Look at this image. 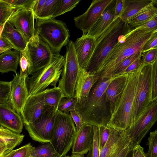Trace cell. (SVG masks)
Returning a JSON list of instances; mask_svg holds the SVG:
<instances>
[{
  "label": "cell",
  "instance_id": "cell-39",
  "mask_svg": "<svg viewBox=\"0 0 157 157\" xmlns=\"http://www.w3.org/2000/svg\"><path fill=\"white\" fill-rule=\"evenodd\" d=\"M148 149L147 157H157V130L151 132L147 139Z\"/></svg>",
  "mask_w": 157,
  "mask_h": 157
},
{
  "label": "cell",
  "instance_id": "cell-18",
  "mask_svg": "<svg viewBox=\"0 0 157 157\" xmlns=\"http://www.w3.org/2000/svg\"><path fill=\"white\" fill-rule=\"evenodd\" d=\"M23 122L21 115L13 107L10 101L0 104V125L17 133L22 132Z\"/></svg>",
  "mask_w": 157,
  "mask_h": 157
},
{
  "label": "cell",
  "instance_id": "cell-17",
  "mask_svg": "<svg viewBox=\"0 0 157 157\" xmlns=\"http://www.w3.org/2000/svg\"><path fill=\"white\" fill-rule=\"evenodd\" d=\"M26 81L20 78L18 72L10 82V90L8 100L15 110L21 114L29 96Z\"/></svg>",
  "mask_w": 157,
  "mask_h": 157
},
{
  "label": "cell",
  "instance_id": "cell-27",
  "mask_svg": "<svg viewBox=\"0 0 157 157\" xmlns=\"http://www.w3.org/2000/svg\"><path fill=\"white\" fill-rule=\"evenodd\" d=\"M24 135L17 133L0 126V141L6 145V149L3 155H5L20 144Z\"/></svg>",
  "mask_w": 157,
  "mask_h": 157
},
{
  "label": "cell",
  "instance_id": "cell-51",
  "mask_svg": "<svg viewBox=\"0 0 157 157\" xmlns=\"http://www.w3.org/2000/svg\"><path fill=\"white\" fill-rule=\"evenodd\" d=\"M123 7V0H116L114 20L120 17L122 12Z\"/></svg>",
  "mask_w": 157,
  "mask_h": 157
},
{
  "label": "cell",
  "instance_id": "cell-14",
  "mask_svg": "<svg viewBox=\"0 0 157 157\" xmlns=\"http://www.w3.org/2000/svg\"><path fill=\"white\" fill-rule=\"evenodd\" d=\"M112 0H94L87 10L83 14L75 17L74 20L76 27L86 35L96 22L101 13Z\"/></svg>",
  "mask_w": 157,
  "mask_h": 157
},
{
  "label": "cell",
  "instance_id": "cell-36",
  "mask_svg": "<svg viewBox=\"0 0 157 157\" xmlns=\"http://www.w3.org/2000/svg\"><path fill=\"white\" fill-rule=\"evenodd\" d=\"M33 147L30 143H29L19 148L13 150L1 157H31Z\"/></svg>",
  "mask_w": 157,
  "mask_h": 157
},
{
  "label": "cell",
  "instance_id": "cell-35",
  "mask_svg": "<svg viewBox=\"0 0 157 157\" xmlns=\"http://www.w3.org/2000/svg\"><path fill=\"white\" fill-rule=\"evenodd\" d=\"M97 127L98 140L100 150L106 143L114 128L108 125Z\"/></svg>",
  "mask_w": 157,
  "mask_h": 157
},
{
  "label": "cell",
  "instance_id": "cell-3",
  "mask_svg": "<svg viewBox=\"0 0 157 157\" xmlns=\"http://www.w3.org/2000/svg\"><path fill=\"white\" fill-rule=\"evenodd\" d=\"M130 30L128 24L120 17L114 20L95 40V47L86 71L97 74L103 60L121 37Z\"/></svg>",
  "mask_w": 157,
  "mask_h": 157
},
{
  "label": "cell",
  "instance_id": "cell-38",
  "mask_svg": "<svg viewBox=\"0 0 157 157\" xmlns=\"http://www.w3.org/2000/svg\"><path fill=\"white\" fill-rule=\"evenodd\" d=\"M77 104V100L75 98L64 97L59 104L58 110L63 113H69L71 111L75 109Z\"/></svg>",
  "mask_w": 157,
  "mask_h": 157
},
{
  "label": "cell",
  "instance_id": "cell-49",
  "mask_svg": "<svg viewBox=\"0 0 157 157\" xmlns=\"http://www.w3.org/2000/svg\"><path fill=\"white\" fill-rule=\"evenodd\" d=\"M70 113L74 123L75 124L76 132H77L84 123L80 114L75 109L71 111Z\"/></svg>",
  "mask_w": 157,
  "mask_h": 157
},
{
  "label": "cell",
  "instance_id": "cell-31",
  "mask_svg": "<svg viewBox=\"0 0 157 157\" xmlns=\"http://www.w3.org/2000/svg\"><path fill=\"white\" fill-rule=\"evenodd\" d=\"M80 0H59L55 7L52 17H55L70 11L76 7Z\"/></svg>",
  "mask_w": 157,
  "mask_h": 157
},
{
  "label": "cell",
  "instance_id": "cell-10",
  "mask_svg": "<svg viewBox=\"0 0 157 157\" xmlns=\"http://www.w3.org/2000/svg\"><path fill=\"white\" fill-rule=\"evenodd\" d=\"M157 120V99L151 101L141 114L129 128L125 130L132 148L140 144Z\"/></svg>",
  "mask_w": 157,
  "mask_h": 157
},
{
  "label": "cell",
  "instance_id": "cell-44",
  "mask_svg": "<svg viewBox=\"0 0 157 157\" xmlns=\"http://www.w3.org/2000/svg\"><path fill=\"white\" fill-rule=\"evenodd\" d=\"M157 28V15H154L148 21L131 29V30H144Z\"/></svg>",
  "mask_w": 157,
  "mask_h": 157
},
{
  "label": "cell",
  "instance_id": "cell-54",
  "mask_svg": "<svg viewBox=\"0 0 157 157\" xmlns=\"http://www.w3.org/2000/svg\"><path fill=\"white\" fill-rule=\"evenodd\" d=\"M6 149L5 144L0 141V157L3 155Z\"/></svg>",
  "mask_w": 157,
  "mask_h": 157
},
{
  "label": "cell",
  "instance_id": "cell-43",
  "mask_svg": "<svg viewBox=\"0 0 157 157\" xmlns=\"http://www.w3.org/2000/svg\"><path fill=\"white\" fill-rule=\"evenodd\" d=\"M157 99V59L153 65L151 81V100Z\"/></svg>",
  "mask_w": 157,
  "mask_h": 157
},
{
  "label": "cell",
  "instance_id": "cell-56",
  "mask_svg": "<svg viewBox=\"0 0 157 157\" xmlns=\"http://www.w3.org/2000/svg\"><path fill=\"white\" fill-rule=\"evenodd\" d=\"M10 50H11V49H8V48H0V54H1V53H2L3 52L6 51Z\"/></svg>",
  "mask_w": 157,
  "mask_h": 157
},
{
  "label": "cell",
  "instance_id": "cell-33",
  "mask_svg": "<svg viewBox=\"0 0 157 157\" xmlns=\"http://www.w3.org/2000/svg\"><path fill=\"white\" fill-rule=\"evenodd\" d=\"M15 9L4 0H0V36L3 26Z\"/></svg>",
  "mask_w": 157,
  "mask_h": 157
},
{
  "label": "cell",
  "instance_id": "cell-55",
  "mask_svg": "<svg viewBox=\"0 0 157 157\" xmlns=\"http://www.w3.org/2000/svg\"><path fill=\"white\" fill-rule=\"evenodd\" d=\"M69 157H84V155L72 153L71 155L69 156Z\"/></svg>",
  "mask_w": 157,
  "mask_h": 157
},
{
  "label": "cell",
  "instance_id": "cell-41",
  "mask_svg": "<svg viewBox=\"0 0 157 157\" xmlns=\"http://www.w3.org/2000/svg\"><path fill=\"white\" fill-rule=\"evenodd\" d=\"M10 82L0 81V104L8 101L10 90Z\"/></svg>",
  "mask_w": 157,
  "mask_h": 157
},
{
  "label": "cell",
  "instance_id": "cell-2",
  "mask_svg": "<svg viewBox=\"0 0 157 157\" xmlns=\"http://www.w3.org/2000/svg\"><path fill=\"white\" fill-rule=\"evenodd\" d=\"M157 28L130 30L122 35L103 60L97 74L101 78H107L113 69L122 61L138 52L143 48Z\"/></svg>",
  "mask_w": 157,
  "mask_h": 157
},
{
  "label": "cell",
  "instance_id": "cell-4",
  "mask_svg": "<svg viewBox=\"0 0 157 157\" xmlns=\"http://www.w3.org/2000/svg\"><path fill=\"white\" fill-rule=\"evenodd\" d=\"M140 69L129 74L124 90L115 104L107 125L125 130L133 123L134 99Z\"/></svg>",
  "mask_w": 157,
  "mask_h": 157
},
{
  "label": "cell",
  "instance_id": "cell-8",
  "mask_svg": "<svg viewBox=\"0 0 157 157\" xmlns=\"http://www.w3.org/2000/svg\"><path fill=\"white\" fill-rule=\"evenodd\" d=\"M66 48L64 64L58 87L62 90L64 97L75 98V88L80 67L74 42L69 40Z\"/></svg>",
  "mask_w": 157,
  "mask_h": 157
},
{
  "label": "cell",
  "instance_id": "cell-30",
  "mask_svg": "<svg viewBox=\"0 0 157 157\" xmlns=\"http://www.w3.org/2000/svg\"><path fill=\"white\" fill-rule=\"evenodd\" d=\"M33 157H58L50 142L43 143L35 148L33 147L31 154Z\"/></svg>",
  "mask_w": 157,
  "mask_h": 157
},
{
  "label": "cell",
  "instance_id": "cell-28",
  "mask_svg": "<svg viewBox=\"0 0 157 157\" xmlns=\"http://www.w3.org/2000/svg\"><path fill=\"white\" fill-rule=\"evenodd\" d=\"M154 5L151 4L146 6L128 20L127 23L131 29L146 22L154 15H157V9Z\"/></svg>",
  "mask_w": 157,
  "mask_h": 157
},
{
  "label": "cell",
  "instance_id": "cell-22",
  "mask_svg": "<svg viewBox=\"0 0 157 157\" xmlns=\"http://www.w3.org/2000/svg\"><path fill=\"white\" fill-rule=\"evenodd\" d=\"M116 0H112L86 34L96 40L113 21Z\"/></svg>",
  "mask_w": 157,
  "mask_h": 157
},
{
  "label": "cell",
  "instance_id": "cell-9",
  "mask_svg": "<svg viewBox=\"0 0 157 157\" xmlns=\"http://www.w3.org/2000/svg\"><path fill=\"white\" fill-rule=\"evenodd\" d=\"M154 62L143 65L139 70L134 99L133 122L152 101L151 81Z\"/></svg>",
  "mask_w": 157,
  "mask_h": 157
},
{
  "label": "cell",
  "instance_id": "cell-34",
  "mask_svg": "<svg viewBox=\"0 0 157 157\" xmlns=\"http://www.w3.org/2000/svg\"><path fill=\"white\" fill-rule=\"evenodd\" d=\"M19 63L21 68L20 76L21 78L26 80L30 75V64L25 49L20 52Z\"/></svg>",
  "mask_w": 157,
  "mask_h": 157
},
{
  "label": "cell",
  "instance_id": "cell-58",
  "mask_svg": "<svg viewBox=\"0 0 157 157\" xmlns=\"http://www.w3.org/2000/svg\"></svg>",
  "mask_w": 157,
  "mask_h": 157
},
{
  "label": "cell",
  "instance_id": "cell-7",
  "mask_svg": "<svg viewBox=\"0 0 157 157\" xmlns=\"http://www.w3.org/2000/svg\"><path fill=\"white\" fill-rule=\"evenodd\" d=\"M76 133V128L70 114L57 110L50 143L58 157L66 155L72 147Z\"/></svg>",
  "mask_w": 157,
  "mask_h": 157
},
{
  "label": "cell",
  "instance_id": "cell-40",
  "mask_svg": "<svg viewBox=\"0 0 157 157\" xmlns=\"http://www.w3.org/2000/svg\"><path fill=\"white\" fill-rule=\"evenodd\" d=\"M16 10L26 8L32 10L34 0H4Z\"/></svg>",
  "mask_w": 157,
  "mask_h": 157
},
{
  "label": "cell",
  "instance_id": "cell-53",
  "mask_svg": "<svg viewBox=\"0 0 157 157\" xmlns=\"http://www.w3.org/2000/svg\"><path fill=\"white\" fill-rule=\"evenodd\" d=\"M132 149L129 145L123 149L117 157H126L129 152Z\"/></svg>",
  "mask_w": 157,
  "mask_h": 157
},
{
  "label": "cell",
  "instance_id": "cell-23",
  "mask_svg": "<svg viewBox=\"0 0 157 157\" xmlns=\"http://www.w3.org/2000/svg\"><path fill=\"white\" fill-rule=\"evenodd\" d=\"M128 74L121 75L115 77L107 87L105 94L110 104L112 114L115 104L124 90Z\"/></svg>",
  "mask_w": 157,
  "mask_h": 157
},
{
  "label": "cell",
  "instance_id": "cell-29",
  "mask_svg": "<svg viewBox=\"0 0 157 157\" xmlns=\"http://www.w3.org/2000/svg\"><path fill=\"white\" fill-rule=\"evenodd\" d=\"M63 97V92L58 87L47 88L45 90L44 105L47 106L53 107L57 111L59 104Z\"/></svg>",
  "mask_w": 157,
  "mask_h": 157
},
{
  "label": "cell",
  "instance_id": "cell-47",
  "mask_svg": "<svg viewBox=\"0 0 157 157\" xmlns=\"http://www.w3.org/2000/svg\"><path fill=\"white\" fill-rule=\"evenodd\" d=\"M157 48V31H155L151 36L144 45L142 53L151 49Z\"/></svg>",
  "mask_w": 157,
  "mask_h": 157
},
{
  "label": "cell",
  "instance_id": "cell-45",
  "mask_svg": "<svg viewBox=\"0 0 157 157\" xmlns=\"http://www.w3.org/2000/svg\"><path fill=\"white\" fill-rule=\"evenodd\" d=\"M157 48L151 49L142 53L141 57L143 65L149 64L157 59Z\"/></svg>",
  "mask_w": 157,
  "mask_h": 157
},
{
  "label": "cell",
  "instance_id": "cell-25",
  "mask_svg": "<svg viewBox=\"0 0 157 157\" xmlns=\"http://www.w3.org/2000/svg\"><path fill=\"white\" fill-rule=\"evenodd\" d=\"M156 0H123V7L120 18L127 22L128 20L141 9L151 4H156Z\"/></svg>",
  "mask_w": 157,
  "mask_h": 157
},
{
  "label": "cell",
  "instance_id": "cell-1",
  "mask_svg": "<svg viewBox=\"0 0 157 157\" xmlns=\"http://www.w3.org/2000/svg\"><path fill=\"white\" fill-rule=\"evenodd\" d=\"M115 77L100 78L92 87L86 98L81 103L77 104L75 110L84 123L97 127L108 125L112 113L105 91Z\"/></svg>",
  "mask_w": 157,
  "mask_h": 157
},
{
  "label": "cell",
  "instance_id": "cell-52",
  "mask_svg": "<svg viewBox=\"0 0 157 157\" xmlns=\"http://www.w3.org/2000/svg\"><path fill=\"white\" fill-rule=\"evenodd\" d=\"M0 48H8L15 50L14 47L5 38L1 35L0 36Z\"/></svg>",
  "mask_w": 157,
  "mask_h": 157
},
{
  "label": "cell",
  "instance_id": "cell-48",
  "mask_svg": "<svg viewBox=\"0 0 157 157\" xmlns=\"http://www.w3.org/2000/svg\"><path fill=\"white\" fill-rule=\"evenodd\" d=\"M45 1L46 0H34L32 10L35 19L39 17Z\"/></svg>",
  "mask_w": 157,
  "mask_h": 157
},
{
  "label": "cell",
  "instance_id": "cell-16",
  "mask_svg": "<svg viewBox=\"0 0 157 157\" xmlns=\"http://www.w3.org/2000/svg\"><path fill=\"white\" fill-rule=\"evenodd\" d=\"M130 143L125 130L114 128L106 143L100 150V157H117Z\"/></svg>",
  "mask_w": 157,
  "mask_h": 157
},
{
  "label": "cell",
  "instance_id": "cell-12",
  "mask_svg": "<svg viewBox=\"0 0 157 157\" xmlns=\"http://www.w3.org/2000/svg\"><path fill=\"white\" fill-rule=\"evenodd\" d=\"M57 111L50 107L37 120L24 124L33 140L43 144L50 142L53 133Z\"/></svg>",
  "mask_w": 157,
  "mask_h": 157
},
{
  "label": "cell",
  "instance_id": "cell-6",
  "mask_svg": "<svg viewBox=\"0 0 157 157\" xmlns=\"http://www.w3.org/2000/svg\"><path fill=\"white\" fill-rule=\"evenodd\" d=\"M36 19V33L49 46L53 53H59L69 41V31L65 24L53 17Z\"/></svg>",
  "mask_w": 157,
  "mask_h": 157
},
{
  "label": "cell",
  "instance_id": "cell-15",
  "mask_svg": "<svg viewBox=\"0 0 157 157\" xmlns=\"http://www.w3.org/2000/svg\"><path fill=\"white\" fill-rule=\"evenodd\" d=\"M44 93L45 90L28 96L21 113L24 124L36 121L50 107L44 105Z\"/></svg>",
  "mask_w": 157,
  "mask_h": 157
},
{
  "label": "cell",
  "instance_id": "cell-42",
  "mask_svg": "<svg viewBox=\"0 0 157 157\" xmlns=\"http://www.w3.org/2000/svg\"><path fill=\"white\" fill-rule=\"evenodd\" d=\"M94 138L92 145L86 157H100V150L98 140V127L93 126Z\"/></svg>",
  "mask_w": 157,
  "mask_h": 157
},
{
  "label": "cell",
  "instance_id": "cell-46",
  "mask_svg": "<svg viewBox=\"0 0 157 157\" xmlns=\"http://www.w3.org/2000/svg\"><path fill=\"white\" fill-rule=\"evenodd\" d=\"M143 65V60L141 55L122 71L120 75L137 71Z\"/></svg>",
  "mask_w": 157,
  "mask_h": 157
},
{
  "label": "cell",
  "instance_id": "cell-32",
  "mask_svg": "<svg viewBox=\"0 0 157 157\" xmlns=\"http://www.w3.org/2000/svg\"><path fill=\"white\" fill-rule=\"evenodd\" d=\"M142 53L141 52H136L124 59L113 69L107 78H112L119 75L129 65L141 56Z\"/></svg>",
  "mask_w": 157,
  "mask_h": 157
},
{
  "label": "cell",
  "instance_id": "cell-57",
  "mask_svg": "<svg viewBox=\"0 0 157 157\" xmlns=\"http://www.w3.org/2000/svg\"><path fill=\"white\" fill-rule=\"evenodd\" d=\"M63 157H69V155H66Z\"/></svg>",
  "mask_w": 157,
  "mask_h": 157
},
{
  "label": "cell",
  "instance_id": "cell-37",
  "mask_svg": "<svg viewBox=\"0 0 157 157\" xmlns=\"http://www.w3.org/2000/svg\"><path fill=\"white\" fill-rule=\"evenodd\" d=\"M59 1V0H46L40 15L37 19H45L52 17Z\"/></svg>",
  "mask_w": 157,
  "mask_h": 157
},
{
  "label": "cell",
  "instance_id": "cell-13",
  "mask_svg": "<svg viewBox=\"0 0 157 157\" xmlns=\"http://www.w3.org/2000/svg\"><path fill=\"white\" fill-rule=\"evenodd\" d=\"M34 19L32 10L22 8L15 10L8 21L29 41L36 34Z\"/></svg>",
  "mask_w": 157,
  "mask_h": 157
},
{
  "label": "cell",
  "instance_id": "cell-19",
  "mask_svg": "<svg viewBox=\"0 0 157 157\" xmlns=\"http://www.w3.org/2000/svg\"><path fill=\"white\" fill-rule=\"evenodd\" d=\"M94 138L93 126L84 123L76 132L71 147L72 153L86 154L92 145Z\"/></svg>",
  "mask_w": 157,
  "mask_h": 157
},
{
  "label": "cell",
  "instance_id": "cell-5",
  "mask_svg": "<svg viewBox=\"0 0 157 157\" xmlns=\"http://www.w3.org/2000/svg\"><path fill=\"white\" fill-rule=\"evenodd\" d=\"M64 63L63 56L54 53L48 65L27 77L26 82L29 96L42 92L50 86L56 87Z\"/></svg>",
  "mask_w": 157,
  "mask_h": 157
},
{
  "label": "cell",
  "instance_id": "cell-21",
  "mask_svg": "<svg viewBox=\"0 0 157 157\" xmlns=\"http://www.w3.org/2000/svg\"><path fill=\"white\" fill-rule=\"evenodd\" d=\"M95 40L93 37L85 35H82L74 42L80 68L86 70L95 47Z\"/></svg>",
  "mask_w": 157,
  "mask_h": 157
},
{
  "label": "cell",
  "instance_id": "cell-50",
  "mask_svg": "<svg viewBox=\"0 0 157 157\" xmlns=\"http://www.w3.org/2000/svg\"><path fill=\"white\" fill-rule=\"evenodd\" d=\"M132 157H147L144 151V148L140 144L134 146L132 149Z\"/></svg>",
  "mask_w": 157,
  "mask_h": 157
},
{
  "label": "cell",
  "instance_id": "cell-24",
  "mask_svg": "<svg viewBox=\"0 0 157 157\" xmlns=\"http://www.w3.org/2000/svg\"><path fill=\"white\" fill-rule=\"evenodd\" d=\"M1 35L11 43L15 50L19 52L25 49L29 42L8 21L5 24Z\"/></svg>",
  "mask_w": 157,
  "mask_h": 157
},
{
  "label": "cell",
  "instance_id": "cell-11",
  "mask_svg": "<svg viewBox=\"0 0 157 157\" xmlns=\"http://www.w3.org/2000/svg\"><path fill=\"white\" fill-rule=\"evenodd\" d=\"M25 49L30 63V75L48 65L54 53L49 46L36 33L29 40Z\"/></svg>",
  "mask_w": 157,
  "mask_h": 157
},
{
  "label": "cell",
  "instance_id": "cell-26",
  "mask_svg": "<svg viewBox=\"0 0 157 157\" xmlns=\"http://www.w3.org/2000/svg\"><path fill=\"white\" fill-rule=\"evenodd\" d=\"M20 52L16 50L6 51L0 54V72L13 71L15 74L19 62Z\"/></svg>",
  "mask_w": 157,
  "mask_h": 157
},
{
  "label": "cell",
  "instance_id": "cell-20",
  "mask_svg": "<svg viewBox=\"0 0 157 157\" xmlns=\"http://www.w3.org/2000/svg\"><path fill=\"white\" fill-rule=\"evenodd\" d=\"M100 78L99 74L80 68L75 88V98L77 104L81 103L86 98L92 87Z\"/></svg>",
  "mask_w": 157,
  "mask_h": 157
},
{
  "label": "cell",
  "instance_id": "cell-59",
  "mask_svg": "<svg viewBox=\"0 0 157 157\" xmlns=\"http://www.w3.org/2000/svg\"></svg>",
  "mask_w": 157,
  "mask_h": 157
}]
</instances>
